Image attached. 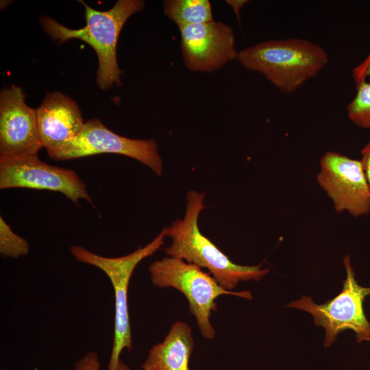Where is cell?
<instances>
[{
  "label": "cell",
  "mask_w": 370,
  "mask_h": 370,
  "mask_svg": "<svg viewBox=\"0 0 370 370\" xmlns=\"http://www.w3.org/2000/svg\"><path fill=\"white\" fill-rule=\"evenodd\" d=\"M204 198V192L189 190L184 217L163 228L165 236L171 241L170 246L164 248L166 255L208 269L227 291L234 290L240 282L259 281L268 273V269H262V264L244 266L233 262L200 232L198 219L201 212L206 208Z\"/></svg>",
  "instance_id": "6da1fadb"
},
{
  "label": "cell",
  "mask_w": 370,
  "mask_h": 370,
  "mask_svg": "<svg viewBox=\"0 0 370 370\" xmlns=\"http://www.w3.org/2000/svg\"><path fill=\"white\" fill-rule=\"evenodd\" d=\"M247 70L262 74L280 91L293 94L328 64L326 50L301 38L265 40L238 53Z\"/></svg>",
  "instance_id": "7a4b0ae2"
},
{
  "label": "cell",
  "mask_w": 370,
  "mask_h": 370,
  "mask_svg": "<svg viewBox=\"0 0 370 370\" xmlns=\"http://www.w3.org/2000/svg\"><path fill=\"white\" fill-rule=\"evenodd\" d=\"M84 7L85 27L71 29L49 16H42L40 24L54 40L62 43L77 38L88 44L96 52L99 60L96 82L103 90L121 84L123 71L116 60V45L120 32L127 20L145 7L142 0H119L107 11H98L79 1Z\"/></svg>",
  "instance_id": "3957f363"
},
{
  "label": "cell",
  "mask_w": 370,
  "mask_h": 370,
  "mask_svg": "<svg viewBox=\"0 0 370 370\" xmlns=\"http://www.w3.org/2000/svg\"><path fill=\"white\" fill-rule=\"evenodd\" d=\"M148 269L154 286L175 288L186 297L190 313L195 317L201 334L208 340L215 336L210 318L217 310L219 297L230 295L252 299L250 291L225 290L209 272L177 258L164 257L152 262Z\"/></svg>",
  "instance_id": "277c9868"
},
{
  "label": "cell",
  "mask_w": 370,
  "mask_h": 370,
  "mask_svg": "<svg viewBox=\"0 0 370 370\" xmlns=\"http://www.w3.org/2000/svg\"><path fill=\"white\" fill-rule=\"evenodd\" d=\"M164 229L149 244L140 247L133 252L120 257H105L87 249L72 245L70 252L79 262L96 267L109 278L114 293L115 314L113 343L108 365V370H116L120 356L124 349H133L132 329L130 321L127 292L131 277L136 266L145 258L158 251L164 243Z\"/></svg>",
  "instance_id": "5b68a950"
},
{
  "label": "cell",
  "mask_w": 370,
  "mask_h": 370,
  "mask_svg": "<svg viewBox=\"0 0 370 370\" xmlns=\"http://www.w3.org/2000/svg\"><path fill=\"white\" fill-rule=\"evenodd\" d=\"M343 263L346 279L341 292L334 298L323 304H317L310 297L303 295L286 306L312 314L314 324L325 329V347L335 342L338 334L346 330L355 332L358 343L370 341V323L363 309L364 300L370 295V287H362L358 284L349 256L344 258Z\"/></svg>",
  "instance_id": "8992f818"
},
{
  "label": "cell",
  "mask_w": 370,
  "mask_h": 370,
  "mask_svg": "<svg viewBox=\"0 0 370 370\" xmlns=\"http://www.w3.org/2000/svg\"><path fill=\"white\" fill-rule=\"evenodd\" d=\"M47 153L55 160H68L104 153H117L140 162L157 175H161L163 171V162L154 140L121 136L110 131L97 118L85 122L76 136Z\"/></svg>",
  "instance_id": "52a82bcc"
},
{
  "label": "cell",
  "mask_w": 370,
  "mask_h": 370,
  "mask_svg": "<svg viewBox=\"0 0 370 370\" xmlns=\"http://www.w3.org/2000/svg\"><path fill=\"white\" fill-rule=\"evenodd\" d=\"M319 164L317 182L336 212H347L354 217L369 213L370 189L360 160L328 151Z\"/></svg>",
  "instance_id": "ba28073f"
},
{
  "label": "cell",
  "mask_w": 370,
  "mask_h": 370,
  "mask_svg": "<svg viewBox=\"0 0 370 370\" xmlns=\"http://www.w3.org/2000/svg\"><path fill=\"white\" fill-rule=\"evenodd\" d=\"M11 188L57 191L75 204L84 199L92 204L86 184L75 171L48 164L38 156L0 158V189Z\"/></svg>",
  "instance_id": "9c48e42d"
},
{
  "label": "cell",
  "mask_w": 370,
  "mask_h": 370,
  "mask_svg": "<svg viewBox=\"0 0 370 370\" xmlns=\"http://www.w3.org/2000/svg\"><path fill=\"white\" fill-rule=\"evenodd\" d=\"M21 87L12 85L0 94V158L38 156L42 148L36 109L25 103Z\"/></svg>",
  "instance_id": "30bf717a"
},
{
  "label": "cell",
  "mask_w": 370,
  "mask_h": 370,
  "mask_svg": "<svg viewBox=\"0 0 370 370\" xmlns=\"http://www.w3.org/2000/svg\"><path fill=\"white\" fill-rule=\"evenodd\" d=\"M184 64L190 71L211 72L237 58L235 35L221 22L178 26Z\"/></svg>",
  "instance_id": "8fae6325"
},
{
  "label": "cell",
  "mask_w": 370,
  "mask_h": 370,
  "mask_svg": "<svg viewBox=\"0 0 370 370\" xmlns=\"http://www.w3.org/2000/svg\"><path fill=\"white\" fill-rule=\"evenodd\" d=\"M36 121L39 139L47 151L76 136L85 123L76 102L58 91L46 93L36 109Z\"/></svg>",
  "instance_id": "7c38bea8"
},
{
  "label": "cell",
  "mask_w": 370,
  "mask_h": 370,
  "mask_svg": "<svg viewBox=\"0 0 370 370\" xmlns=\"http://www.w3.org/2000/svg\"><path fill=\"white\" fill-rule=\"evenodd\" d=\"M195 347L191 328L185 322L174 323L161 343L153 345L141 365L143 370H190Z\"/></svg>",
  "instance_id": "4fadbf2b"
},
{
  "label": "cell",
  "mask_w": 370,
  "mask_h": 370,
  "mask_svg": "<svg viewBox=\"0 0 370 370\" xmlns=\"http://www.w3.org/2000/svg\"><path fill=\"white\" fill-rule=\"evenodd\" d=\"M164 14L177 26L202 24L213 21L208 0H166Z\"/></svg>",
  "instance_id": "5bb4252c"
},
{
  "label": "cell",
  "mask_w": 370,
  "mask_h": 370,
  "mask_svg": "<svg viewBox=\"0 0 370 370\" xmlns=\"http://www.w3.org/2000/svg\"><path fill=\"white\" fill-rule=\"evenodd\" d=\"M356 93L346 108L349 119L356 126L370 129V83L356 85Z\"/></svg>",
  "instance_id": "9a60e30c"
},
{
  "label": "cell",
  "mask_w": 370,
  "mask_h": 370,
  "mask_svg": "<svg viewBox=\"0 0 370 370\" xmlns=\"http://www.w3.org/2000/svg\"><path fill=\"white\" fill-rule=\"evenodd\" d=\"M29 245L27 240L16 234L0 217V254L4 258H18L27 255Z\"/></svg>",
  "instance_id": "2e32d148"
},
{
  "label": "cell",
  "mask_w": 370,
  "mask_h": 370,
  "mask_svg": "<svg viewBox=\"0 0 370 370\" xmlns=\"http://www.w3.org/2000/svg\"><path fill=\"white\" fill-rule=\"evenodd\" d=\"M100 366L97 354L93 351H89L75 362L73 369L74 370H99Z\"/></svg>",
  "instance_id": "e0dca14e"
},
{
  "label": "cell",
  "mask_w": 370,
  "mask_h": 370,
  "mask_svg": "<svg viewBox=\"0 0 370 370\" xmlns=\"http://www.w3.org/2000/svg\"><path fill=\"white\" fill-rule=\"evenodd\" d=\"M352 77L356 85L370 79V52L362 62L353 69Z\"/></svg>",
  "instance_id": "ac0fdd59"
},
{
  "label": "cell",
  "mask_w": 370,
  "mask_h": 370,
  "mask_svg": "<svg viewBox=\"0 0 370 370\" xmlns=\"http://www.w3.org/2000/svg\"><path fill=\"white\" fill-rule=\"evenodd\" d=\"M360 161L370 189V140L360 151Z\"/></svg>",
  "instance_id": "d6986e66"
},
{
  "label": "cell",
  "mask_w": 370,
  "mask_h": 370,
  "mask_svg": "<svg viewBox=\"0 0 370 370\" xmlns=\"http://www.w3.org/2000/svg\"><path fill=\"white\" fill-rule=\"evenodd\" d=\"M226 2L232 6L237 18H239V13L243 6L247 2L245 0H229Z\"/></svg>",
  "instance_id": "ffe728a7"
},
{
  "label": "cell",
  "mask_w": 370,
  "mask_h": 370,
  "mask_svg": "<svg viewBox=\"0 0 370 370\" xmlns=\"http://www.w3.org/2000/svg\"><path fill=\"white\" fill-rule=\"evenodd\" d=\"M116 370H132L130 369V367L125 363V362L121 358L119 362V364H118V366H117V369Z\"/></svg>",
  "instance_id": "44dd1931"
}]
</instances>
